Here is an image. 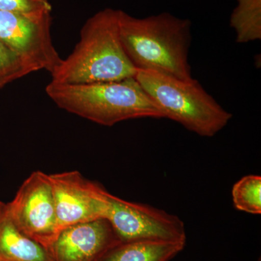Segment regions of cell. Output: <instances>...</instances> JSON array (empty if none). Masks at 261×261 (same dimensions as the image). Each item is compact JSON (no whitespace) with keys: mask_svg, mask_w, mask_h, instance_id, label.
<instances>
[{"mask_svg":"<svg viewBox=\"0 0 261 261\" xmlns=\"http://www.w3.org/2000/svg\"><path fill=\"white\" fill-rule=\"evenodd\" d=\"M45 91L61 109L102 126L136 118H166L135 77L86 84L50 82Z\"/></svg>","mask_w":261,"mask_h":261,"instance_id":"obj_3","label":"cell"},{"mask_svg":"<svg viewBox=\"0 0 261 261\" xmlns=\"http://www.w3.org/2000/svg\"><path fill=\"white\" fill-rule=\"evenodd\" d=\"M32 73L14 51L0 40V89Z\"/></svg>","mask_w":261,"mask_h":261,"instance_id":"obj_14","label":"cell"},{"mask_svg":"<svg viewBox=\"0 0 261 261\" xmlns=\"http://www.w3.org/2000/svg\"><path fill=\"white\" fill-rule=\"evenodd\" d=\"M50 27V14L29 16L0 11V40L32 73L46 70L51 73L63 61L53 45Z\"/></svg>","mask_w":261,"mask_h":261,"instance_id":"obj_7","label":"cell"},{"mask_svg":"<svg viewBox=\"0 0 261 261\" xmlns=\"http://www.w3.org/2000/svg\"><path fill=\"white\" fill-rule=\"evenodd\" d=\"M232 200L237 210L250 214H261V177L247 175L233 186Z\"/></svg>","mask_w":261,"mask_h":261,"instance_id":"obj_13","label":"cell"},{"mask_svg":"<svg viewBox=\"0 0 261 261\" xmlns=\"http://www.w3.org/2000/svg\"><path fill=\"white\" fill-rule=\"evenodd\" d=\"M121 243L106 219L62 230L47 251L54 261H99Z\"/></svg>","mask_w":261,"mask_h":261,"instance_id":"obj_9","label":"cell"},{"mask_svg":"<svg viewBox=\"0 0 261 261\" xmlns=\"http://www.w3.org/2000/svg\"><path fill=\"white\" fill-rule=\"evenodd\" d=\"M186 242L139 240L121 243L99 261H169L185 248Z\"/></svg>","mask_w":261,"mask_h":261,"instance_id":"obj_11","label":"cell"},{"mask_svg":"<svg viewBox=\"0 0 261 261\" xmlns=\"http://www.w3.org/2000/svg\"><path fill=\"white\" fill-rule=\"evenodd\" d=\"M49 178L58 233L73 225L105 219L108 192L100 185L78 171L53 173Z\"/></svg>","mask_w":261,"mask_h":261,"instance_id":"obj_8","label":"cell"},{"mask_svg":"<svg viewBox=\"0 0 261 261\" xmlns=\"http://www.w3.org/2000/svg\"><path fill=\"white\" fill-rule=\"evenodd\" d=\"M105 219L112 226L121 243L187 240L185 224L177 216L145 204L128 202L109 192Z\"/></svg>","mask_w":261,"mask_h":261,"instance_id":"obj_5","label":"cell"},{"mask_svg":"<svg viewBox=\"0 0 261 261\" xmlns=\"http://www.w3.org/2000/svg\"><path fill=\"white\" fill-rule=\"evenodd\" d=\"M0 11L42 16L50 14L51 6L49 0H0Z\"/></svg>","mask_w":261,"mask_h":261,"instance_id":"obj_15","label":"cell"},{"mask_svg":"<svg viewBox=\"0 0 261 261\" xmlns=\"http://www.w3.org/2000/svg\"><path fill=\"white\" fill-rule=\"evenodd\" d=\"M0 261H54L44 247L15 226L5 207L0 214Z\"/></svg>","mask_w":261,"mask_h":261,"instance_id":"obj_10","label":"cell"},{"mask_svg":"<svg viewBox=\"0 0 261 261\" xmlns=\"http://www.w3.org/2000/svg\"><path fill=\"white\" fill-rule=\"evenodd\" d=\"M230 18V27L237 34L236 42L244 44L261 39V0H237Z\"/></svg>","mask_w":261,"mask_h":261,"instance_id":"obj_12","label":"cell"},{"mask_svg":"<svg viewBox=\"0 0 261 261\" xmlns=\"http://www.w3.org/2000/svg\"><path fill=\"white\" fill-rule=\"evenodd\" d=\"M5 208L22 233L49 249L58 234L49 174L41 171L31 173Z\"/></svg>","mask_w":261,"mask_h":261,"instance_id":"obj_6","label":"cell"},{"mask_svg":"<svg viewBox=\"0 0 261 261\" xmlns=\"http://www.w3.org/2000/svg\"><path fill=\"white\" fill-rule=\"evenodd\" d=\"M135 77L166 118L201 137H214L232 118L197 80L183 81L152 70H137Z\"/></svg>","mask_w":261,"mask_h":261,"instance_id":"obj_4","label":"cell"},{"mask_svg":"<svg viewBox=\"0 0 261 261\" xmlns=\"http://www.w3.org/2000/svg\"><path fill=\"white\" fill-rule=\"evenodd\" d=\"M122 46L137 70L193 80L188 61L191 21L168 13L137 18L118 10Z\"/></svg>","mask_w":261,"mask_h":261,"instance_id":"obj_1","label":"cell"},{"mask_svg":"<svg viewBox=\"0 0 261 261\" xmlns=\"http://www.w3.org/2000/svg\"><path fill=\"white\" fill-rule=\"evenodd\" d=\"M5 204L6 203H4V202H1V201H0V214H1L2 213H3V211H4Z\"/></svg>","mask_w":261,"mask_h":261,"instance_id":"obj_16","label":"cell"},{"mask_svg":"<svg viewBox=\"0 0 261 261\" xmlns=\"http://www.w3.org/2000/svg\"><path fill=\"white\" fill-rule=\"evenodd\" d=\"M137 69L122 46L118 10L98 12L84 23L74 50L51 73V82L86 84L135 77Z\"/></svg>","mask_w":261,"mask_h":261,"instance_id":"obj_2","label":"cell"}]
</instances>
